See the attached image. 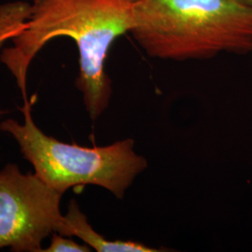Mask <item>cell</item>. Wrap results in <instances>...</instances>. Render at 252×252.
Wrapping results in <instances>:
<instances>
[{
  "instance_id": "obj_1",
  "label": "cell",
  "mask_w": 252,
  "mask_h": 252,
  "mask_svg": "<svg viewBox=\"0 0 252 252\" xmlns=\"http://www.w3.org/2000/svg\"><path fill=\"white\" fill-rule=\"evenodd\" d=\"M133 4L123 0H33L27 27L3 50L0 61L15 78L24 101L28 99V68L51 40L70 37L79 51L76 87L92 121L107 109L112 94L106 61L113 43L130 33Z\"/></svg>"
},
{
  "instance_id": "obj_2",
  "label": "cell",
  "mask_w": 252,
  "mask_h": 252,
  "mask_svg": "<svg viewBox=\"0 0 252 252\" xmlns=\"http://www.w3.org/2000/svg\"><path fill=\"white\" fill-rule=\"evenodd\" d=\"M130 34L161 60L252 54V6L238 0H137Z\"/></svg>"
},
{
  "instance_id": "obj_3",
  "label": "cell",
  "mask_w": 252,
  "mask_h": 252,
  "mask_svg": "<svg viewBox=\"0 0 252 252\" xmlns=\"http://www.w3.org/2000/svg\"><path fill=\"white\" fill-rule=\"evenodd\" d=\"M31 107L30 100L24 101L21 108L24 125L8 119L0 124V130L12 135L36 175L59 192L63 194L73 187L95 185L123 198L135 178L147 168L146 159L135 152L133 139L92 148L64 143L36 126Z\"/></svg>"
},
{
  "instance_id": "obj_4",
  "label": "cell",
  "mask_w": 252,
  "mask_h": 252,
  "mask_svg": "<svg viewBox=\"0 0 252 252\" xmlns=\"http://www.w3.org/2000/svg\"><path fill=\"white\" fill-rule=\"evenodd\" d=\"M63 193L36 173L24 174L9 163L0 171V249L14 252H42V241L62 234Z\"/></svg>"
},
{
  "instance_id": "obj_5",
  "label": "cell",
  "mask_w": 252,
  "mask_h": 252,
  "mask_svg": "<svg viewBox=\"0 0 252 252\" xmlns=\"http://www.w3.org/2000/svg\"><path fill=\"white\" fill-rule=\"evenodd\" d=\"M63 236H77L98 252H157L159 250L135 241L108 240L95 232L75 200H71L64 215Z\"/></svg>"
},
{
  "instance_id": "obj_6",
  "label": "cell",
  "mask_w": 252,
  "mask_h": 252,
  "mask_svg": "<svg viewBox=\"0 0 252 252\" xmlns=\"http://www.w3.org/2000/svg\"><path fill=\"white\" fill-rule=\"evenodd\" d=\"M30 4L24 1L0 5V47L17 36L27 27Z\"/></svg>"
},
{
  "instance_id": "obj_7",
  "label": "cell",
  "mask_w": 252,
  "mask_h": 252,
  "mask_svg": "<svg viewBox=\"0 0 252 252\" xmlns=\"http://www.w3.org/2000/svg\"><path fill=\"white\" fill-rule=\"evenodd\" d=\"M92 249L88 245H81L72 239L63 237L62 234L54 233L50 246L42 250V252H90Z\"/></svg>"
},
{
  "instance_id": "obj_8",
  "label": "cell",
  "mask_w": 252,
  "mask_h": 252,
  "mask_svg": "<svg viewBox=\"0 0 252 252\" xmlns=\"http://www.w3.org/2000/svg\"><path fill=\"white\" fill-rule=\"evenodd\" d=\"M238 1L242 2V3H244V4H247V5L252 6V0H238Z\"/></svg>"
},
{
  "instance_id": "obj_9",
  "label": "cell",
  "mask_w": 252,
  "mask_h": 252,
  "mask_svg": "<svg viewBox=\"0 0 252 252\" xmlns=\"http://www.w3.org/2000/svg\"><path fill=\"white\" fill-rule=\"evenodd\" d=\"M123 1H125V2H127V3H130V4H134L135 2H136L137 0H123Z\"/></svg>"
},
{
  "instance_id": "obj_10",
  "label": "cell",
  "mask_w": 252,
  "mask_h": 252,
  "mask_svg": "<svg viewBox=\"0 0 252 252\" xmlns=\"http://www.w3.org/2000/svg\"></svg>"
}]
</instances>
